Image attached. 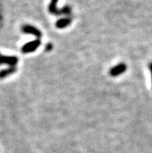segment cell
<instances>
[{
  "mask_svg": "<svg viewBox=\"0 0 152 153\" xmlns=\"http://www.w3.org/2000/svg\"><path fill=\"white\" fill-rule=\"evenodd\" d=\"M22 31L23 33H28V34H31L34 36V37L40 38L42 36V33L39 29H37V27L34 26L30 25V24H25L22 27Z\"/></svg>",
  "mask_w": 152,
  "mask_h": 153,
  "instance_id": "cell-2",
  "label": "cell"
},
{
  "mask_svg": "<svg viewBox=\"0 0 152 153\" xmlns=\"http://www.w3.org/2000/svg\"><path fill=\"white\" fill-rule=\"evenodd\" d=\"M148 68H149V70H150L151 75V79H152V62H151V63H149Z\"/></svg>",
  "mask_w": 152,
  "mask_h": 153,
  "instance_id": "cell-9",
  "label": "cell"
},
{
  "mask_svg": "<svg viewBox=\"0 0 152 153\" xmlns=\"http://www.w3.org/2000/svg\"><path fill=\"white\" fill-rule=\"evenodd\" d=\"M59 0H50V4L48 6V10L50 13L54 15H60L62 14V10L58 8V2Z\"/></svg>",
  "mask_w": 152,
  "mask_h": 153,
  "instance_id": "cell-5",
  "label": "cell"
},
{
  "mask_svg": "<svg viewBox=\"0 0 152 153\" xmlns=\"http://www.w3.org/2000/svg\"><path fill=\"white\" fill-rule=\"evenodd\" d=\"M71 23V19L68 17L62 18V19H58V21L56 22V27L58 29H63L65 28L67 26H69Z\"/></svg>",
  "mask_w": 152,
  "mask_h": 153,
  "instance_id": "cell-6",
  "label": "cell"
},
{
  "mask_svg": "<svg viewBox=\"0 0 152 153\" xmlns=\"http://www.w3.org/2000/svg\"><path fill=\"white\" fill-rule=\"evenodd\" d=\"M18 58L16 56H6L0 54V65L6 64L10 67H14L17 64Z\"/></svg>",
  "mask_w": 152,
  "mask_h": 153,
  "instance_id": "cell-4",
  "label": "cell"
},
{
  "mask_svg": "<svg viewBox=\"0 0 152 153\" xmlns=\"http://www.w3.org/2000/svg\"><path fill=\"white\" fill-rule=\"evenodd\" d=\"M71 7H69L68 6H65V7L62 9V13L65 14V15H68V14H70L71 13Z\"/></svg>",
  "mask_w": 152,
  "mask_h": 153,
  "instance_id": "cell-8",
  "label": "cell"
},
{
  "mask_svg": "<svg viewBox=\"0 0 152 153\" xmlns=\"http://www.w3.org/2000/svg\"><path fill=\"white\" fill-rule=\"evenodd\" d=\"M15 67H10L7 69H4L0 72V79H3V78L6 77V76H10L11 74L14 73L16 72Z\"/></svg>",
  "mask_w": 152,
  "mask_h": 153,
  "instance_id": "cell-7",
  "label": "cell"
},
{
  "mask_svg": "<svg viewBox=\"0 0 152 153\" xmlns=\"http://www.w3.org/2000/svg\"><path fill=\"white\" fill-rule=\"evenodd\" d=\"M41 45V41L40 39H37L35 41H30V42L27 43V44L23 45V48H22V51L23 53H25V54L33 52V51H35Z\"/></svg>",
  "mask_w": 152,
  "mask_h": 153,
  "instance_id": "cell-1",
  "label": "cell"
},
{
  "mask_svg": "<svg viewBox=\"0 0 152 153\" xmlns=\"http://www.w3.org/2000/svg\"><path fill=\"white\" fill-rule=\"evenodd\" d=\"M127 68V65L124 64V63H119L110 70V75L113 77L120 76L126 72Z\"/></svg>",
  "mask_w": 152,
  "mask_h": 153,
  "instance_id": "cell-3",
  "label": "cell"
},
{
  "mask_svg": "<svg viewBox=\"0 0 152 153\" xmlns=\"http://www.w3.org/2000/svg\"><path fill=\"white\" fill-rule=\"evenodd\" d=\"M51 48H52V45H50V44H49V45H47V48H46V50H47V51L51 50Z\"/></svg>",
  "mask_w": 152,
  "mask_h": 153,
  "instance_id": "cell-10",
  "label": "cell"
}]
</instances>
